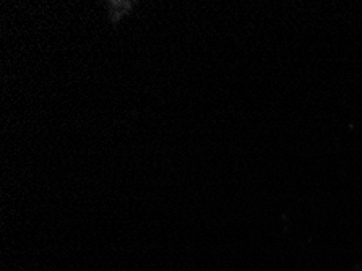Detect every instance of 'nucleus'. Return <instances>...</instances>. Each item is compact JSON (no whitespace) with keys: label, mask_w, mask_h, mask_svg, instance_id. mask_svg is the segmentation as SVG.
Segmentation results:
<instances>
[]
</instances>
